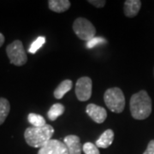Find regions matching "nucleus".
Returning <instances> with one entry per match:
<instances>
[{"label": "nucleus", "mask_w": 154, "mask_h": 154, "mask_svg": "<svg viewBox=\"0 0 154 154\" xmlns=\"http://www.w3.org/2000/svg\"><path fill=\"white\" fill-rule=\"evenodd\" d=\"M45 43V38L43 36H40L38 37L36 40H34L33 42V44L31 45L30 48L28 49V51L31 53V54H35L37 52L40 47H42V45Z\"/></svg>", "instance_id": "17"}, {"label": "nucleus", "mask_w": 154, "mask_h": 154, "mask_svg": "<svg viewBox=\"0 0 154 154\" xmlns=\"http://www.w3.org/2000/svg\"><path fill=\"white\" fill-rule=\"evenodd\" d=\"M11 110L10 102L5 98H0V125L6 120Z\"/></svg>", "instance_id": "15"}, {"label": "nucleus", "mask_w": 154, "mask_h": 154, "mask_svg": "<svg viewBox=\"0 0 154 154\" xmlns=\"http://www.w3.org/2000/svg\"><path fill=\"white\" fill-rule=\"evenodd\" d=\"M5 40V36H4V34L0 33V47L4 45Z\"/></svg>", "instance_id": "22"}, {"label": "nucleus", "mask_w": 154, "mask_h": 154, "mask_svg": "<svg viewBox=\"0 0 154 154\" xmlns=\"http://www.w3.org/2000/svg\"><path fill=\"white\" fill-rule=\"evenodd\" d=\"M140 7L141 1L140 0H126L124 2V15L129 18L136 17Z\"/></svg>", "instance_id": "10"}, {"label": "nucleus", "mask_w": 154, "mask_h": 154, "mask_svg": "<svg viewBox=\"0 0 154 154\" xmlns=\"http://www.w3.org/2000/svg\"><path fill=\"white\" fill-rule=\"evenodd\" d=\"M88 2L96 8H102L106 4V1L105 0H88Z\"/></svg>", "instance_id": "20"}, {"label": "nucleus", "mask_w": 154, "mask_h": 154, "mask_svg": "<svg viewBox=\"0 0 154 154\" xmlns=\"http://www.w3.org/2000/svg\"><path fill=\"white\" fill-rule=\"evenodd\" d=\"M143 154H154V140H150L147 145L146 150L144 152Z\"/></svg>", "instance_id": "21"}, {"label": "nucleus", "mask_w": 154, "mask_h": 154, "mask_svg": "<svg viewBox=\"0 0 154 154\" xmlns=\"http://www.w3.org/2000/svg\"><path fill=\"white\" fill-rule=\"evenodd\" d=\"M86 112L97 123L104 122L107 117V111L105 108L94 104H89L86 108Z\"/></svg>", "instance_id": "8"}, {"label": "nucleus", "mask_w": 154, "mask_h": 154, "mask_svg": "<svg viewBox=\"0 0 154 154\" xmlns=\"http://www.w3.org/2000/svg\"><path fill=\"white\" fill-rule=\"evenodd\" d=\"M49 9L56 13H63L67 11L71 6L69 0H50L48 1Z\"/></svg>", "instance_id": "11"}, {"label": "nucleus", "mask_w": 154, "mask_h": 154, "mask_svg": "<svg viewBox=\"0 0 154 154\" xmlns=\"http://www.w3.org/2000/svg\"><path fill=\"white\" fill-rule=\"evenodd\" d=\"M152 103L146 91L141 90L133 94L130 99V112L136 120H144L151 115Z\"/></svg>", "instance_id": "1"}, {"label": "nucleus", "mask_w": 154, "mask_h": 154, "mask_svg": "<svg viewBox=\"0 0 154 154\" xmlns=\"http://www.w3.org/2000/svg\"><path fill=\"white\" fill-rule=\"evenodd\" d=\"M73 30L79 38L89 41L95 37L96 28L93 23L84 17H79L73 23Z\"/></svg>", "instance_id": "5"}, {"label": "nucleus", "mask_w": 154, "mask_h": 154, "mask_svg": "<svg viewBox=\"0 0 154 154\" xmlns=\"http://www.w3.org/2000/svg\"><path fill=\"white\" fill-rule=\"evenodd\" d=\"M38 154H69V151L63 142L51 139L38 150Z\"/></svg>", "instance_id": "7"}, {"label": "nucleus", "mask_w": 154, "mask_h": 154, "mask_svg": "<svg viewBox=\"0 0 154 154\" xmlns=\"http://www.w3.org/2000/svg\"><path fill=\"white\" fill-rule=\"evenodd\" d=\"M93 82L90 77L83 76L78 79L75 85V94L78 100L84 102L90 99L92 96Z\"/></svg>", "instance_id": "6"}, {"label": "nucleus", "mask_w": 154, "mask_h": 154, "mask_svg": "<svg viewBox=\"0 0 154 154\" xmlns=\"http://www.w3.org/2000/svg\"><path fill=\"white\" fill-rule=\"evenodd\" d=\"M28 120L33 125V127H43L46 125L44 117L35 113H30L28 116Z\"/></svg>", "instance_id": "16"}, {"label": "nucleus", "mask_w": 154, "mask_h": 154, "mask_svg": "<svg viewBox=\"0 0 154 154\" xmlns=\"http://www.w3.org/2000/svg\"><path fill=\"white\" fill-rule=\"evenodd\" d=\"M104 100L106 106L114 113H122L125 108V97L119 88H111L105 91Z\"/></svg>", "instance_id": "3"}, {"label": "nucleus", "mask_w": 154, "mask_h": 154, "mask_svg": "<svg viewBox=\"0 0 154 154\" xmlns=\"http://www.w3.org/2000/svg\"><path fill=\"white\" fill-rule=\"evenodd\" d=\"M73 87V82L70 80H64L57 86V88L54 90V97L57 99H63L65 94L71 90Z\"/></svg>", "instance_id": "13"}, {"label": "nucleus", "mask_w": 154, "mask_h": 154, "mask_svg": "<svg viewBox=\"0 0 154 154\" xmlns=\"http://www.w3.org/2000/svg\"><path fill=\"white\" fill-rule=\"evenodd\" d=\"M82 150L85 154H100L99 147L92 142H87L82 146Z\"/></svg>", "instance_id": "18"}, {"label": "nucleus", "mask_w": 154, "mask_h": 154, "mask_svg": "<svg viewBox=\"0 0 154 154\" xmlns=\"http://www.w3.org/2000/svg\"><path fill=\"white\" fill-rule=\"evenodd\" d=\"M153 75H154V69H153Z\"/></svg>", "instance_id": "23"}, {"label": "nucleus", "mask_w": 154, "mask_h": 154, "mask_svg": "<svg viewBox=\"0 0 154 154\" xmlns=\"http://www.w3.org/2000/svg\"><path fill=\"white\" fill-rule=\"evenodd\" d=\"M54 131L53 127L49 124L43 127H29L25 130L24 138L28 146L40 149L51 140Z\"/></svg>", "instance_id": "2"}, {"label": "nucleus", "mask_w": 154, "mask_h": 154, "mask_svg": "<svg viewBox=\"0 0 154 154\" xmlns=\"http://www.w3.org/2000/svg\"><path fill=\"white\" fill-rule=\"evenodd\" d=\"M63 143L68 148L69 154H82V146L81 144V139L75 134L67 135L63 140Z\"/></svg>", "instance_id": "9"}, {"label": "nucleus", "mask_w": 154, "mask_h": 154, "mask_svg": "<svg viewBox=\"0 0 154 154\" xmlns=\"http://www.w3.org/2000/svg\"><path fill=\"white\" fill-rule=\"evenodd\" d=\"M114 140V132L112 129H106L96 140V146L100 148H108Z\"/></svg>", "instance_id": "12"}, {"label": "nucleus", "mask_w": 154, "mask_h": 154, "mask_svg": "<svg viewBox=\"0 0 154 154\" xmlns=\"http://www.w3.org/2000/svg\"><path fill=\"white\" fill-rule=\"evenodd\" d=\"M6 53L11 64L16 66H22L28 61L27 53L21 40L17 39L8 45L6 47Z\"/></svg>", "instance_id": "4"}, {"label": "nucleus", "mask_w": 154, "mask_h": 154, "mask_svg": "<svg viewBox=\"0 0 154 154\" xmlns=\"http://www.w3.org/2000/svg\"><path fill=\"white\" fill-rule=\"evenodd\" d=\"M64 112V106L59 104V103H57L54 104L51 107V109L48 110L47 112V116L51 121H55L57 119L58 116H60L63 114Z\"/></svg>", "instance_id": "14"}, {"label": "nucleus", "mask_w": 154, "mask_h": 154, "mask_svg": "<svg viewBox=\"0 0 154 154\" xmlns=\"http://www.w3.org/2000/svg\"><path fill=\"white\" fill-rule=\"evenodd\" d=\"M106 42L107 41L104 38H102V37H94L91 40H89V41L87 42V47L88 48H94V46H96V45L105 44Z\"/></svg>", "instance_id": "19"}]
</instances>
